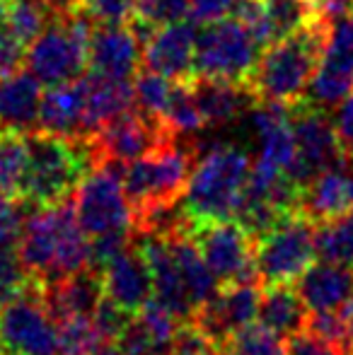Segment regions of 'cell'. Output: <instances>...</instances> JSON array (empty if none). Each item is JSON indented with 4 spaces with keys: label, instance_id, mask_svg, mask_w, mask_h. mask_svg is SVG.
Listing matches in <instances>:
<instances>
[{
    "label": "cell",
    "instance_id": "6da1fadb",
    "mask_svg": "<svg viewBox=\"0 0 353 355\" xmlns=\"http://www.w3.org/2000/svg\"><path fill=\"white\" fill-rule=\"evenodd\" d=\"M19 257L39 285L56 283L89 266V237L78 223L76 203L39 206L24 218Z\"/></svg>",
    "mask_w": 353,
    "mask_h": 355
},
{
    "label": "cell",
    "instance_id": "7a4b0ae2",
    "mask_svg": "<svg viewBox=\"0 0 353 355\" xmlns=\"http://www.w3.org/2000/svg\"><path fill=\"white\" fill-rule=\"evenodd\" d=\"M329 24L332 22L325 19H315L300 32L278 39L261 51L247 83L257 102H278L293 107L305 97V89L325 51Z\"/></svg>",
    "mask_w": 353,
    "mask_h": 355
},
{
    "label": "cell",
    "instance_id": "3957f363",
    "mask_svg": "<svg viewBox=\"0 0 353 355\" xmlns=\"http://www.w3.org/2000/svg\"><path fill=\"white\" fill-rule=\"evenodd\" d=\"M252 162L250 153L230 143L211 145L206 153H198L182 196L189 220L211 223L237 218Z\"/></svg>",
    "mask_w": 353,
    "mask_h": 355
},
{
    "label": "cell",
    "instance_id": "277c9868",
    "mask_svg": "<svg viewBox=\"0 0 353 355\" xmlns=\"http://www.w3.org/2000/svg\"><path fill=\"white\" fill-rule=\"evenodd\" d=\"M29 164L19 203L53 206L71 196L85 174L94 167V153L89 141L53 136L44 131H29Z\"/></svg>",
    "mask_w": 353,
    "mask_h": 355
},
{
    "label": "cell",
    "instance_id": "5b68a950",
    "mask_svg": "<svg viewBox=\"0 0 353 355\" xmlns=\"http://www.w3.org/2000/svg\"><path fill=\"white\" fill-rule=\"evenodd\" d=\"M193 162H196L193 141L172 138L153 153L123 164V191L131 201L133 213L179 201L191 177Z\"/></svg>",
    "mask_w": 353,
    "mask_h": 355
},
{
    "label": "cell",
    "instance_id": "8992f818",
    "mask_svg": "<svg viewBox=\"0 0 353 355\" xmlns=\"http://www.w3.org/2000/svg\"><path fill=\"white\" fill-rule=\"evenodd\" d=\"M92 29L94 22L83 10H76L66 17H53L24 51L27 71L44 87L78 80L87 68V46Z\"/></svg>",
    "mask_w": 353,
    "mask_h": 355
},
{
    "label": "cell",
    "instance_id": "52a82bcc",
    "mask_svg": "<svg viewBox=\"0 0 353 355\" xmlns=\"http://www.w3.org/2000/svg\"><path fill=\"white\" fill-rule=\"evenodd\" d=\"M317 227L305 213H291L261 232L257 242V276L261 285L295 283L317 259Z\"/></svg>",
    "mask_w": 353,
    "mask_h": 355
},
{
    "label": "cell",
    "instance_id": "ba28073f",
    "mask_svg": "<svg viewBox=\"0 0 353 355\" xmlns=\"http://www.w3.org/2000/svg\"><path fill=\"white\" fill-rule=\"evenodd\" d=\"M259 56L261 49L250 34V29L240 19L223 17L211 24H203V29L196 34L193 71L198 78L247 85Z\"/></svg>",
    "mask_w": 353,
    "mask_h": 355
},
{
    "label": "cell",
    "instance_id": "9c48e42d",
    "mask_svg": "<svg viewBox=\"0 0 353 355\" xmlns=\"http://www.w3.org/2000/svg\"><path fill=\"white\" fill-rule=\"evenodd\" d=\"M123 164L99 162L76 189L78 223L87 237L133 230V206L123 191Z\"/></svg>",
    "mask_w": 353,
    "mask_h": 355
},
{
    "label": "cell",
    "instance_id": "30bf717a",
    "mask_svg": "<svg viewBox=\"0 0 353 355\" xmlns=\"http://www.w3.org/2000/svg\"><path fill=\"white\" fill-rule=\"evenodd\" d=\"M189 234L221 285L259 281L255 261L257 242L240 220L193 223Z\"/></svg>",
    "mask_w": 353,
    "mask_h": 355
},
{
    "label": "cell",
    "instance_id": "8fae6325",
    "mask_svg": "<svg viewBox=\"0 0 353 355\" xmlns=\"http://www.w3.org/2000/svg\"><path fill=\"white\" fill-rule=\"evenodd\" d=\"M0 346L8 355H61L56 319L39 283L0 304Z\"/></svg>",
    "mask_w": 353,
    "mask_h": 355
},
{
    "label": "cell",
    "instance_id": "7c38bea8",
    "mask_svg": "<svg viewBox=\"0 0 353 355\" xmlns=\"http://www.w3.org/2000/svg\"><path fill=\"white\" fill-rule=\"evenodd\" d=\"M291 121L295 136V159L288 174L300 187H305L312 177L339 164L346 153L336 136L334 121L325 109L298 102L291 107Z\"/></svg>",
    "mask_w": 353,
    "mask_h": 355
},
{
    "label": "cell",
    "instance_id": "4fadbf2b",
    "mask_svg": "<svg viewBox=\"0 0 353 355\" xmlns=\"http://www.w3.org/2000/svg\"><path fill=\"white\" fill-rule=\"evenodd\" d=\"M177 138L170 128L165 126L162 119L148 116L141 109L131 107L128 112L119 114L117 119H112L109 123H104L92 138L94 153V164L99 162H131L143 155L153 153L155 148H160L162 143Z\"/></svg>",
    "mask_w": 353,
    "mask_h": 355
},
{
    "label": "cell",
    "instance_id": "5bb4252c",
    "mask_svg": "<svg viewBox=\"0 0 353 355\" xmlns=\"http://www.w3.org/2000/svg\"><path fill=\"white\" fill-rule=\"evenodd\" d=\"M353 92V19L341 17L329 24L325 51L317 63L305 97L300 102L332 112Z\"/></svg>",
    "mask_w": 353,
    "mask_h": 355
},
{
    "label": "cell",
    "instance_id": "9a60e30c",
    "mask_svg": "<svg viewBox=\"0 0 353 355\" xmlns=\"http://www.w3.org/2000/svg\"><path fill=\"white\" fill-rule=\"evenodd\" d=\"M259 281L221 285V290L191 314V322L216 343L225 346L237 331L255 324L259 317Z\"/></svg>",
    "mask_w": 353,
    "mask_h": 355
},
{
    "label": "cell",
    "instance_id": "2e32d148",
    "mask_svg": "<svg viewBox=\"0 0 353 355\" xmlns=\"http://www.w3.org/2000/svg\"><path fill=\"white\" fill-rule=\"evenodd\" d=\"M102 283L104 297L112 300L117 307H121L131 317H136L155 297L153 271L136 242L128 244L117 259H112L102 268Z\"/></svg>",
    "mask_w": 353,
    "mask_h": 355
},
{
    "label": "cell",
    "instance_id": "e0dca14e",
    "mask_svg": "<svg viewBox=\"0 0 353 355\" xmlns=\"http://www.w3.org/2000/svg\"><path fill=\"white\" fill-rule=\"evenodd\" d=\"M196 24L191 19L153 29L143 42V68L170 80H191L196 61Z\"/></svg>",
    "mask_w": 353,
    "mask_h": 355
},
{
    "label": "cell",
    "instance_id": "ac0fdd59",
    "mask_svg": "<svg viewBox=\"0 0 353 355\" xmlns=\"http://www.w3.org/2000/svg\"><path fill=\"white\" fill-rule=\"evenodd\" d=\"M143 63V42L128 24H94L87 46V68L112 78H136Z\"/></svg>",
    "mask_w": 353,
    "mask_h": 355
},
{
    "label": "cell",
    "instance_id": "d6986e66",
    "mask_svg": "<svg viewBox=\"0 0 353 355\" xmlns=\"http://www.w3.org/2000/svg\"><path fill=\"white\" fill-rule=\"evenodd\" d=\"M353 211V157L325 169L302 187L300 213L315 225L329 223Z\"/></svg>",
    "mask_w": 353,
    "mask_h": 355
},
{
    "label": "cell",
    "instance_id": "ffe728a7",
    "mask_svg": "<svg viewBox=\"0 0 353 355\" xmlns=\"http://www.w3.org/2000/svg\"><path fill=\"white\" fill-rule=\"evenodd\" d=\"M78 80H80V87H83L85 141H89L104 123H109L119 114L136 107L133 83L128 78H112V75L85 71Z\"/></svg>",
    "mask_w": 353,
    "mask_h": 355
},
{
    "label": "cell",
    "instance_id": "44dd1931",
    "mask_svg": "<svg viewBox=\"0 0 353 355\" xmlns=\"http://www.w3.org/2000/svg\"><path fill=\"white\" fill-rule=\"evenodd\" d=\"M42 87L44 85L22 68L0 75V131L29 133L37 128Z\"/></svg>",
    "mask_w": 353,
    "mask_h": 355
},
{
    "label": "cell",
    "instance_id": "7402d4cb",
    "mask_svg": "<svg viewBox=\"0 0 353 355\" xmlns=\"http://www.w3.org/2000/svg\"><path fill=\"white\" fill-rule=\"evenodd\" d=\"M193 94L201 109L206 128H225L235 123L247 109L257 104V97L247 85L227 83V80L213 78H193Z\"/></svg>",
    "mask_w": 353,
    "mask_h": 355
},
{
    "label": "cell",
    "instance_id": "603a6c76",
    "mask_svg": "<svg viewBox=\"0 0 353 355\" xmlns=\"http://www.w3.org/2000/svg\"><path fill=\"white\" fill-rule=\"evenodd\" d=\"M42 295L53 319L73 317V314H87L89 317L104 300L102 271L87 266L56 283L42 285Z\"/></svg>",
    "mask_w": 353,
    "mask_h": 355
},
{
    "label": "cell",
    "instance_id": "cb8c5ba5",
    "mask_svg": "<svg viewBox=\"0 0 353 355\" xmlns=\"http://www.w3.org/2000/svg\"><path fill=\"white\" fill-rule=\"evenodd\" d=\"M34 131L53 133V136L85 141V121H83V87L80 80L61 83L42 94V107Z\"/></svg>",
    "mask_w": 353,
    "mask_h": 355
},
{
    "label": "cell",
    "instance_id": "d4e9b609",
    "mask_svg": "<svg viewBox=\"0 0 353 355\" xmlns=\"http://www.w3.org/2000/svg\"><path fill=\"white\" fill-rule=\"evenodd\" d=\"M295 283L310 312H334L353 295V268L320 261L312 263Z\"/></svg>",
    "mask_w": 353,
    "mask_h": 355
},
{
    "label": "cell",
    "instance_id": "484cf974",
    "mask_svg": "<svg viewBox=\"0 0 353 355\" xmlns=\"http://www.w3.org/2000/svg\"><path fill=\"white\" fill-rule=\"evenodd\" d=\"M307 317H310V309L302 302L298 288H293V283L261 285L259 317L257 319L266 329L276 331L283 338H291L305 331Z\"/></svg>",
    "mask_w": 353,
    "mask_h": 355
},
{
    "label": "cell",
    "instance_id": "4316f807",
    "mask_svg": "<svg viewBox=\"0 0 353 355\" xmlns=\"http://www.w3.org/2000/svg\"><path fill=\"white\" fill-rule=\"evenodd\" d=\"M167 242H170L172 254H175L179 276H182L184 290H187V295H189V302H191L193 312H196L201 304H206L208 300L221 290V283L213 276L208 263L203 261L201 252H198L191 234L189 232L172 234V237H167Z\"/></svg>",
    "mask_w": 353,
    "mask_h": 355
},
{
    "label": "cell",
    "instance_id": "83f0119b",
    "mask_svg": "<svg viewBox=\"0 0 353 355\" xmlns=\"http://www.w3.org/2000/svg\"><path fill=\"white\" fill-rule=\"evenodd\" d=\"M29 164L27 133L0 131V196L19 201Z\"/></svg>",
    "mask_w": 353,
    "mask_h": 355
},
{
    "label": "cell",
    "instance_id": "f1b7e54d",
    "mask_svg": "<svg viewBox=\"0 0 353 355\" xmlns=\"http://www.w3.org/2000/svg\"><path fill=\"white\" fill-rule=\"evenodd\" d=\"M193 80V78H191ZM191 80H177L172 85L170 104L165 109V126L175 133L177 138H187L193 141L206 131V121L201 116V109L196 104V94H193Z\"/></svg>",
    "mask_w": 353,
    "mask_h": 355
},
{
    "label": "cell",
    "instance_id": "f546056e",
    "mask_svg": "<svg viewBox=\"0 0 353 355\" xmlns=\"http://www.w3.org/2000/svg\"><path fill=\"white\" fill-rule=\"evenodd\" d=\"M53 15L44 5V0H10L0 17V24L27 49L46 29Z\"/></svg>",
    "mask_w": 353,
    "mask_h": 355
},
{
    "label": "cell",
    "instance_id": "4dcf8cb0",
    "mask_svg": "<svg viewBox=\"0 0 353 355\" xmlns=\"http://www.w3.org/2000/svg\"><path fill=\"white\" fill-rule=\"evenodd\" d=\"M317 257L322 261L353 268V211L329 223H322L315 234Z\"/></svg>",
    "mask_w": 353,
    "mask_h": 355
},
{
    "label": "cell",
    "instance_id": "1f68e13d",
    "mask_svg": "<svg viewBox=\"0 0 353 355\" xmlns=\"http://www.w3.org/2000/svg\"><path fill=\"white\" fill-rule=\"evenodd\" d=\"M58 329V351L61 355H87L97 348L109 346L99 334L92 314H73V317L56 319Z\"/></svg>",
    "mask_w": 353,
    "mask_h": 355
},
{
    "label": "cell",
    "instance_id": "d6a6232c",
    "mask_svg": "<svg viewBox=\"0 0 353 355\" xmlns=\"http://www.w3.org/2000/svg\"><path fill=\"white\" fill-rule=\"evenodd\" d=\"M261 3L276 42L320 19L312 8V0H261Z\"/></svg>",
    "mask_w": 353,
    "mask_h": 355
},
{
    "label": "cell",
    "instance_id": "836d02e7",
    "mask_svg": "<svg viewBox=\"0 0 353 355\" xmlns=\"http://www.w3.org/2000/svg\"><path fill=\"white\" fill-rule=\"evenodd\" d=\"M172 85H175V80L165 78V75H160V73H153V71L136 73V80H133L136 109H141L148 116L162 119L165 116L167 104H170Z\"/></svg>",
    "mask_w": 353,
    "mask_h": 355
},
{
    "label": "cell",
    "instance_id": "e575fe53",
    "mask_svg": "<svg viewBox=\"0 0 353 355\" xmlns=\"http://www.w3.org/2000/svg\"><path fill=\"white\" fill-rule=\"evenodd\" d=\"M189 0H136L131 22L146 29L167 27V24L184 22L189 17Z\"/></svg>",
    "mask_w": 353,
    "mask_h": 355
},
{
    "label": "cell",
    "instance_id": "d590c367",
    "mask_svg": "<svg viewBox=\"0 0 353 355\" xmlns=\"http://www.w3.org/2000/svg\"><path fill=\"white\" fill-rule=\"evenodd\" d=\"M227 343L240 355H291L288 353V338L278 336L264 324H250L247 329L237 331Z\"/></svg>",
    "mask_w": 353,
    "mask_h": 355
},
{
    "label": "cell",
    "instance_id": "8d00e7d4",
    "mask_svg": "<svg viewBox=\"0 0 353 355\" xmlns=\"http://www.w3.org/2000/svg\"><path fill=\"white\" fill-rule=\"evenodd\" d=\"M221 343L201 331L191 319H187V324H179L175 341L170 346V355H221Z\"/></svg>",
    "mask_w": 353,
    "mask_h": 355
},
{
    "label": "cell",
    "instance_id": "74e56055",
    "mask_svg": "<svg viewBox=\"0 0 353 355\" xmlns=\"http://www.w3.org/2000/svg\"><path fill=\"white\" fill-rule=\"evenodd\" d=\"M136 0H80V10L94 24H128Z\"/></svg>",
    "mask_w": 353,
    "mask_h": 355
},
{
    "label": "cell",
    "instance_id": "f35d334b",
    "mask_svg": "<svg viewBox=\"0 0 353 355\" xmlns=\"http://www.w3.org/2000/svg\"><path fill=\"white\" fill-rule=\"evenodd\" d=\"M189 19L193 24H211L216 19H223L232 15L235 0H189Z\"/></svg>",
    "mask_w": 353,
    "mask_h": 355
},
{
    "label": "cell",
    "instance_id": "ab89813d",
    "mask_svg": "<svg viewBox=\"0 0 353 355\" xmlns=\"http://www.w3.org/2000/svg\"><path fill=\"white\" fill-rule=\"evenodd\" d=\"M288 353L291 355H344L336 346H332L325 338L315 336V334L307 331V329L288 338Z\"/></svg>",
    "mask_w": 353,
    "mask_h": 355
},
{
    "label": "cell",
    "instance_id": "60d3db41",
    "mask_svg": "<svg viewBox=\"0 0 353 355\" xmlns=\"http://www.w3.org/2000/svg\"><path fill=\"white\" fill-rule=\"evenodd\" d=\"M19 201L0 196V244L10 239H19L24 225V213L17 206Z\"/></svg>",
    "mask_w": 353,
    "mask_h": 355
},
{
    "label": "cell",
    "instance_id": "b9f144b4",
    "mask_svg": "<svg viewBox=\"0 0 353 355\" xmlns=\"http://www.w3.org/2000/svg\"><path fill=\"white\" fill-rule=\"evenodd\" d=\"M334 128H336V136H339V143L344 148V153L353 157V92L344 102L336 107V114H334Z\"/></svg>",
    "mask_w": 353,
    "mask_h": 355
},
{
    "label": "cell",
    "instance_id": "7bdbcfd3",
    "mask_svg": "<svg viewBox=\"0 0 353 355\" xmlns=\"http://www.w3.org/2000/svg\"><path fill=\"white\" fill-rule=\"evenodd\" d=\"M24 61V46L0 24V75L19 68Z\"/></svg>",
    "mask_w": 353,
    "mask_h": 355
},
{
    "label": "cell",
    "instance_id": "ee69618b",
    "mask_svg": "<svg viewBox=\"0 0 353 355\" xmlns=\"http://www.w3.org/2000/svg\"><path fill=\"white\" fill-rule=\"evenodd\" d=\"M49 10H51L53 17H66V15L80 10V0H44Z\"/></svg>",
    "mask_w": 353,
    "mask_h": 355
},
{
    "label": "cell",
    "instance_id": "f6af8a7d",
    "mask_svg": "<svg viewBox=\"0 0 353 355\" xmlns=\"http://www.w3.org/2000/svg\"><path fill=\"white\" fill-rule=\"evenodd\" d=\"M339 317H341V322H344L346 336H349V346L353 351V295L339 307Z\"/></svg>",
    "mask_w": 353,
    "mask_h": 355
},
{
    "label": "cell",
    "instance_id": "bcb514c9",
    "mask_svg": "<svg viewBox=\"0 0 353 355\" xmlns=\"http://www.w3.org/2000/svg\"><path fill=\"white\" fill-rule=\"evenodd\" d=\"M87 355H121V351H119L117 346H104V348H97V351L87 353Z\"/></svg>",
    "mask_w": 353,
    "mask_h": 355
},
{
    "label": "cell",
    "instance_id": "7dc6e473",
    "mask_svg": "<svg viewBox=\"0 0 353 355\" xmlns=\"http://www.w3.org/2000/svg\"><path fill=\"white\" fill-rule=\"evenodd\" d=\"M8 3H10V0H0V17H3L5 8H8Z\"/></svg>",
    "mask_w": 353,
    "mask_h": 355
},
{
    "label": "cell",
    "instance_id": "c3c4849f",
    "mask_svg": "<svg viewBox=\"0 0 353 355\" xmlns=\"http://www.w3.org/2000/svg\"><path fill=\"white\" fill-rule=\"evenodd\" d=\"M0 355H5V353H3V346H0Z\"/></svg>",
    "mask_w": 353,
    "mask_h": 355
},
{
    "label": "cell",
    "instance_id": "681fc988",
    "mask_svg": "<svg viewBox=\"0 0 353 355\" xmlns=\"http://www.w3.org/2000/svg\"><path fill=\"white\" fill-rule=\"evenodd\" d=\"M351 19H353V12H351Z\"/></svg>",
    "mask_w": 353,
    "mask_h": 355
}]
</instances>
